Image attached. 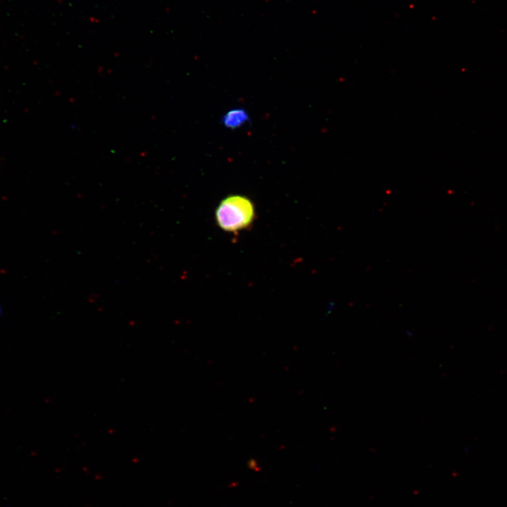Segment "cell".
Masks as SVG:
<instances>
[{
    "label": "cell",
    "instance_id": "cell-1",
    "mask_svg": "<svg viewBox=\"0 0 507 507\" xmlns=\"http://www.w3.org/2000/svg\"><path fill=\"white\" fill-rule=\"evenodd\" d=\"M254 217L253 203L247 197L240 195L224 199L215 211L218 225L228 232H236L248 227Z\"/></svg>",
    "mask_w": 507,
    "mask_h": 507
},
{
    "label": "cell",
    "instance_id": "cell-3",
    "mask_svg": "<svg viewBox=\"0 0 507 507\" xmlns=\"http://www.w3.org/2000/svg\"><path fill=\"white\" fill-rule=\"evenodd\" d=\"M1 311H2V310H1V306H0V315H1Z\"/></svg>",
    "mask_w": 507,
    "mask_h": 507
},
{
    "label": "cell",
    "instance_id": "cell-2",
    "mask_svg": "<svg viewBox=\"0 0 507 507\" xmlns=\"http://www.w3.org/2000/svg\"><path fill=\"white\" fill-rule=\"evenodd\" d=\"M248 114L242 108H237L227 112L223 118V124L229 128H236L248 120Z\"/></svg>",
    "mask_w": 507,
    "mask_h": 507
}]
</instances>
